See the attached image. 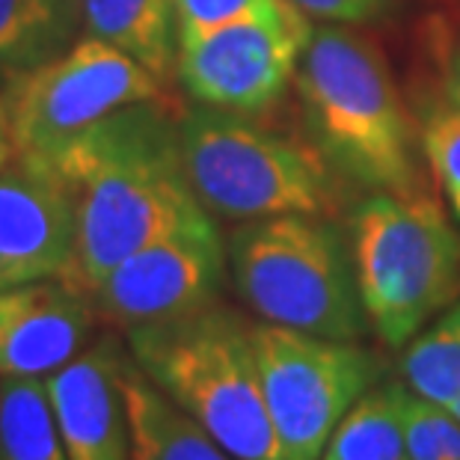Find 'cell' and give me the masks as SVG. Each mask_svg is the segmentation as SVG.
<instances>
[{"mask_svg":"<svg viewBox=\"0 0 460 460\" xmlns=\"http://www.w3.org/2000/svg\"><path fill=\"white\" fill-rule=\"evenodd\" d=\"M179 119L170 95L137 102L45 161L75 197V256L66 279L86 295L119 261L208 217L184 172Z\"/></svg>","mask_w":460,"mask_h":460,"instance_id":"6da1fadb","label":"cell"},{"mask_svg":"<svg viewBox=\"0 0 460 460\" xmlns=\"http://www.w3.org/2000/svg\"><path fill=\"white\" fill-rule=\"evenodd\" d=\"M295 84L312 143L330 166L366 188L419 193L413 125L375 45L339 27H318Z\"/></svg>","mask_w":460,"mask_h":460,"instance_id":"7a4b0ae2","label":"cell"},{"mask_svg":"<svg viewBox=\"0 0 460 460\" xmlns=\"http://www.w3.org/2000/svg\"><path fill=\"white\" fill-rule=\"evenodd\" d=\"M134 362L234 460H282L264 404L252 324L217 300L128 330Z\"/></svg>","mask_w":460,"mask_h":460,"instance_id":"3957f363","label":"cell"},{"mask_svg":"<svg viewBox=\"0 0 460 460\" xmlns=\"http://www.w3.org/2000/svg\"><path fill=\"white\" fill-rule=\"evenodd\" d=\"M179 140L190 188L217 217H324L336 208V179L315 143L291 140L247 113L205 104L181 113Z\"/></svg>","mask_w":460,"mask_h":460,"instance_id":"277c9868","label":"cell"},{"mask_svg":"<svg viewBox=\"0 0 460 460\" xmlns=\"http://www.w3.org/2000/svg\"><path fill=\"white\" fill-rule=\"evenodd\" d=\"M241 297L268 324L357 341L366 332L354 252L332 223L309 214L247 220L229 241Z\"/></svg>","mask_w":460,"mask_h":460,"instance_id":"5b68a950","label":"cell"},{"mask_svg":"<svg viewBox=\"0 0 460 460\" xmlns=\"http://www.w3.org/2000/svg\"><path fill=\"white\" fill-rule=\"evenodd\" d=\"M354 270L368 324L404 348L460 291V241L428 193H377L354 211Z\"/></svg>","mask_w":460,"mask_h":460,"instance_id":"8992f818","label":"cell"},{"mask_svg":"<svg viewBox=\"0 0 460 460\" xmlns=\"http://www.w3.org/2000/svg\"><path fill=\"white\" fill-rule=\"evenodd\" d=\"M155 99H166L158 75L119 48L81 36L60 57L6 84L9 143L15 155L51 161L104 116Z\"/></svg>","mask_w":460,"mask_h":460,"instance_id":"52a82bcc","label":"cell"},{"mask_svg":"<svg viewBox=\"0 0 460 460\" xmlns=\"http://www.w3.org/2000/svg\"><path fill=\"white\" fill-rule=\"evenodd\" d=\"M252 345L282 460H321L336 425L377 384V357L268 321L252 327Z\"/></svg>","mask_w":460,"mask_h":460,"instance_id":"ba28073f","label":"cell"},{"mask_svg":"<svg viewBox=\"0 0 460 460\" xmlns=\"http://www.w3.org/2000/svg\"><path fill=\"white\" fill-rule=\"evenodd\" d=\"M312 39L306 13L282 0L268 13L181 39V86L205 107L259 113L282 99Z\"/></svg>","mask_w":460,"mask_h":460,"instance_id":"9c48e42d","label":"cell"},{"mask_svg":"<svg viewBox=\"0 0 460 460\" xmlns=\"http://www.w3.org/2000/svg\"><path fill=\"white\" fill-rule=\"evenodd\" d=\"M223 264L220 232L211 217H202L119 261L90 291V300L104 324L128 332L214 303Z\"/></svg>","mask_w":460,"mask_h":460,"instance_id":"30bf717a","label":"cell"},{"mask_svg":"<svg viewBox=\"0 0 460 460\" xmlns=\"http://www.w3.org/2000/svg\"><path fill=\"white\" fill-rule=\"evenodd\" d=\"M72 256V190L51 164L13 152L0 166V291L66 279Z\"/></svg>","mask_w":460,"mask_h":460,"instance_id":"8fae6325","label":"cell"},{"mask_svg":"<svg viewBox=\"0 0 460 460\" xmlns=\"http://www.w3.org/2000/svg\"><path fill=\"white\" fill-rule=\"evenodd\" d=\"M95 306L63 277L0 291V377H51L84 350Z\"/></svg>","mask_w":460,"mask_h":460,"instance_id":"7c38bea8","label":"cell"},{"mask_svg":"<svg viewBox=\"0 0 460 460\" xmlns=\"http://www.w3.org/2000/svg\"><path fill=\"white\" fill-rule=\"evenodd\" d=\"M119 362V341L107 336L45 377L68 460H131Z\"/></svg>","mask_w":460,"mask_h":460,"instance_id":"4fadbf2b","label":"cell"},{"mask_svg":"<svg viewBox=\"0 0 460 460\" xmlns=\"http://www.w3.org/2000/svg\"><path fill=\"white\" fill-rule=\"evenodd\" d=\"M119 393L128 419L131 460H232L188 410L175 404L134 357L125 354L119 362Z\"/></svg>","mask_w":460,"mask_h":460,"instance_id":"5bb4252c","label":"cell"},{"mask_svg":"<svg viewBox=\"0 0 460 460\" xmlns=\"http://www.w3.org/2000/svg\"><path fill=\"white\" fill-rule=\"evenodd\" d=\"M84 31L131 54L166 84L179 63L172 0H81Z\"/></svg>","mask_w":460,"mask_h":460,"instance_id":"9a60e30c","label":"cell"},{"mask_svg":"<svg viewBox=\"0 0 460 460\" xmlns=\"http://www.w3.org/2000/svg\"><path fill=\"white\" fill-rule=\"evenodd\" d=\"M84 27L81 0H0V77L6 84L60 57Z\"/></svg>","mask_w":460,"mask_h":460,"instance_id":"2e32d148","label":"cell"},{"mask_svg":"<svg viewBox=\"0 0 460 460\" xmlns=\"http://www.w3.org/2000/svg\"><path fill=\"white\" fill-rule=\"evenodd\" d=\"M0 460H68L45 377H0Z\"/></svg>","mask_w":460,"mask_h":460,"instance_id":"e0dca14e","label":"cell"},{"mask_svg":"<svg viewBox=\"0 0 460 460\" xmlns=\"http://www.w3.org/2000/svg\"><path fill=\"white\" fill-rule=\"evenodd\" d=\"M404 389V384L371 386L336 425L321 460H407Z\"/></svg>","mask_w":460,"mask_h":460,"instance_id":"ac0fdd59","label":"cell"},{"mask_svg":"<svg viewBox=\"0 0 460 460\" xmlns=\"http://www.w3.org/2000/svg\"><path fill=\"white\" fill-rule=\"evenodd\" d=\"M404 384L434 404L448 407L460 398V300L425 332H416L401 357Z\"/></svg>","mask_w":460,"mask_h":460,"instance_id":"d6986e66","label":"cell"},{"mask_svg":"<svg viewBox=\"0 0 460 460\" xmlns=\"http://www.w3.org/2000/svg\"><path fill=\"white\" fill-rule=\"evenodd\" d=\"M422 146L439 188L460 217V111L443 107L430 113L422 131Z\"/></svg>","mask_w":460,"mask_h":460,"instance_id":"ffe728a7","label":"cell"},{"mask_svg":"<svg viewBox=\"0 0 460 460\" xmlns=\"http://www.w3.org/2000/svg\"><path fill=\"white\" fill-rule=\"evenodd\" d=\"M401 419H404L407 460H443V428L448 419V407L434 404V401L404 389Z\"/></svg>","mask_w":460,"mask_h":460,"instance_id":"44dd1931","label":"cell"},{"mask_svg":"<svg viewBox=\"0 0 460 460\" xmlns=\"http://www.w3.org/2000/svg\"><path fill=\"white\" fill-rule=\"evenodd\" d=\"M282 0H172L175 6V24H179V42L181 39L217 31L223 24L241 22V18L268 13Z\"/></svg>","mask_w":460,"mask_h":460,"instance_id":"7402d4cb","label":"cell"},{"mask_svg":"<svg viewBox=\"0 0 460 460\" xmlns=\"http://www.w3.org/2000/svg\"><path fill=\"white\" fill-rule=\"evenodd\" d=\"M297 9H303L306 15L324 18V22H371L384 13L386 0H291Z\"/></svg>","mask_w":460,"mask_h":460,"instance_id":"603a6c76","label":"cell"},{"mask_svg":"<svg viewBox=\"0 0 460 460\" xmlns=\"http://www.w3.org/2000/svg\"><path fill=\"white\" fill-rule=\"evenodd\" d=\"M446 99L448 107L460 111V51L455 54L452 66H448V77H446Z\"/></svg>","mask_w":460,"mask_h":460,"instance_id":"cb8c5ba5","label":"cell"},{"mask_svg":"<svg viewBox=\"0 0 460 460\" xmlns=\"http://www.w3.org/2000/svg\"><path fill=\"white\" fill-rule=\"evenodd\" d=\"M0 143H9V125H6V107L0 99Z\"/></svg>","mask_w":460,"mask_h":460,"instance_id":"d4e9b609","label":"cell"},{"mask_svg":"<svg viewBox=\"0 0 460 460\" xmlns=\"http://www.w3.org/2000/svg\"><path fill=\"white\" fill-rule=\"evenodd\" d=\"M9 155H13V143H4L0 146V166L9 161Z\"/></svg>","mask_w":460,"mask_h":460,"instance_id":"484cf974","label":"cell"},{"mask_svg":"<svg viewBox=\"0 0 460 460\" xmlns=\"http://www.w3.org/2000/svg\"><path fill=\"white\" fill-rule=\"evenodd\" d=\"M448 413H452V416L457 419V422H460V398H455L452 404H448Z\"/></svg>","mask_w":460,"mask_h":460,"instance_id":"4316f807","label":"cell"},{"mask_svg":"<svg viewBox=\"0 0 460 460\" xmlns=\"http://www.w3.org/2000/svg\"><path fill=\"white\" fill-rule=\"evenodd\" d=\"M0 146H4V143H0Z\"/></svg>","mask_w":460,"mask_h":460,"instance_id":"83f0119b","label":"cell"}]
</instances>
